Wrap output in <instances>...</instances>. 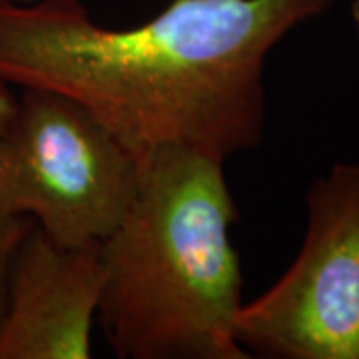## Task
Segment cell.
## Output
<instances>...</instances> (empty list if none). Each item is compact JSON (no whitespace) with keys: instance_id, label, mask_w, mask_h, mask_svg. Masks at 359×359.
<instances>
[{"instance_id":"obj_5","label":"cell","mask_w":359,"mask_h":359,"mask_svg":"<svg viewBox=\"0 0 359 359\" xmlns=\"http://www.w3.org/2000/svg\"><path fill=\"white\" fill-rule=\"evenodd\" d=\"M104 278L100 244H56L34 224L11 269L0 359H88Z\"/></svg>"},{"instance_id":"obj_9","label":"cell","mask_w":359,"mask_h":359,"mask_svg":"<svg viewBox=\"0 0 359 359\" xmlns=\"http://www.w3.org/2000/svg\"><path fill=\"white\" fill-rule=\"evenodd\" d=\"M8 2H28V0H0V6L2 4H8Z\"/></svg>"},{"instance_id":"obj_6","label":"cell","mask_w":359,"mask_h":359,"mask_svg":"<svg viewBox=\"0 0 359 359\" xmlns=\"http://www.w3.org/2000/svg\"><path fill=\"white\" fill-rule=\"evenodd\" d=\"M32 226L34 222L28 216L8 214L0 210V325L8 304V283H11L14 256Z\"/></svg>"},{"instance_id":"obj_1","label":"cell","mask_w":359,"mask_h":359,"mask_svg":"<svg viewBox=\"0 0 359 359\" xmlns=\"http://www.w3.org/2000/svg\"><path fill=\"white\" fill-rule=\"evenodd\" d=\"M334 0H172L134 28H106L80 0L0 6V80L86 106L144 162L168 148L228 160L266 126L264 70L295 26Z\"/></svg>"},{"instance_id":"obj_3","label":"cell","mask_w":359,"mask_h":359,"mask_svg":"<svg viewBox=\"0 0 359 359\" xmlns=\"http://www.w3.org/2000/svg\"><path fill=\"white\" fill-rule=\"evenodd\" d=\"M140 162L86 106L22 88L0 152V210L62 245L104 242L124 218Z\"/></svg>"},{"instance_id":"obj_2","label":"cell","mask_w":359,"mask_h":359,"mask_svg":"<svg viewBox=\"0 0 359 359\" xmlns=\"http://www.w3.org/2000/svg\"><path fill=\"white\" fill-rule=\"evenodd\" d=\"M224 160L168 148L140 162L138 190L100 242L98 316L122 359H248L238 335L242 268Z\"/></svg>"},{"instance_id":"obj_7","label":"cell","mask_w":359,"mask_h":359,"mask_svg":"<svg viewBox=\"0 0 359 359\" xmlns=\"http://www.w3.org/2000/svg\"><path fill=\"white\" fill-rule=\"evenodd\" d=\"M16 104H18V96H14L11 84L0 80V152H2V146H4V140H6L8 128L13 124Z\"/></svg>"},{"instance_id":"obj_4","label":"cell","mask_w":359,"mask_h":359,"mask_svg":"<svg viewBox=\"0 0 359 359\" xmlns=\"http://www.w3.org/2000/svg\"><path fill=\"white\" fill-rule=\"evenodd\" d=\"M306 205L297 257L242 306L238 341L250 358L359 359V162L316 180Z\"/></svg>"},{"instance_id":"obj_8","label":"cell","mask_w":359,"mask_h":359,"mask_svg":"<svg viewBox=\"0 0 359 359\" xmlns=\"http://www.w3.org/2000/svg\"><path fill=\"white\" fill-rule=\"evenodd\" d=\"M351 16H353V25H355V32H358L359 40V0H353V4H351Z\"/></svg>"}]
</instances>
